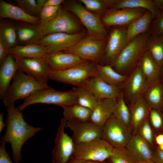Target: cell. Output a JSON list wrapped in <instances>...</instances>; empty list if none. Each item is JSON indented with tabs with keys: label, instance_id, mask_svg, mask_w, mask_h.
<instances>
[{
	"label": "cell",
	"instance_id": "6da1fadb",
	"mask_svg": "<svg viewBox=\"0 0 163 163\" xmlns=\"http://www.w3.org/2000/svg\"><path fill=\"white\" fill-rule=\"evenodd\" d=\"M5 108L7 112L5 121L6 129L5 135L1 139V143H10L14 163H20L23 145L42 129L28 124L21 111L14 105Z\"/></svg>",
	"mask_w": 163,
	"mask_h": 163
},
{
	"label": "cell",
	"instance_id": "7a4b0ae2",
	"mask_svg": "<svg viewBox=\"0 0 163 163\" xmlns=\"http://www.w3.org/2000/svg\"><path fill=\"white\" fill-rule=\"evenodd\" d=\"M151 34L149 31L135 37L126 44L110 65L122 74L133 70L146 51V41Z\"/></svg>",
	"mask_w": 163,
	"mask_h": 163
},
{
	"label": "cell",
	"instance_id": "3957f363",
	"mask_svg": "<svg viewBox=\"0 0 163 163\" xmlns=\"http://www.w3.org/2000/svg\"><path fill=\"white\" fill-rule=\"evenodd\" d=\"M46 88L39 82L19 69L3 99L5 107L14 105L15 101L27 98L34 92Z\"/></svg>",
	"mask_w": 163,
	"mask_h": 163
},
{
	"label": "cell",
	"instance_id": "277c9868",
	"mask_svg": "<svg viewBox=\"0 0 163 163\" xmlns=\"http://www.w3.org/2000/svg\"><path fill=\"white\" fill-rule=\"evenodd\" d=\"M36 104H52L63 107L77 104L76 95L73 89L60 91L49 87L34 92L24 99L17 108L21 111L27 106Z\"/></svg>",
	"mask_w": 163,
	"mask_h": 163
},
{
	"label": "cell",
	"instance_id": "5b68a950",
	"mask_svg": "<svg viewBox=\"0 0 163 163\" xmlns=\"http://www.w3.org/2000/svg\"><path fill=\"white\" fill-rule=\"evenodd\" d=\"M96 64L86 60L69 69L50 71L49 79L77 86L88 79L98 75Z\"/></svg>",
	"mask_w": 163,
	"mask_h": 163
},
{
	"label": "cell",
	"instance_id": "8992f818",
	"mask_svg": "<svg viewBox=\"0 0 163 163\" xmlns=\"http://www.w3.org/2000/svg\"><path fill=\"white\" fill-rule=\"evenodd\" d=\"M66 9L75 14L86 28L88 35L106 40L107 33L101 18L78 2L69 1L66 3Z\"/></svg>",
	"mask_w": 163,
	"mask_h": 163
},
{
	"label": "cell",
	"instance_id": "52a82bcc",
	"mask_svg": "<svg viewBox=\"0 0 163 163\" xmlns=\"http://www.w3.org/2000/svg\"><path fill=\"white\" fill-rule=\"evenodd\" d=\"M114 147L101 138L75 144L72 156L79 159L104 161L111 155Z\"/></svg>",
	"mask_w": 163,
	"mask_h": 163
},
{
	"label": "cell",
	"instance_id": "ba28073f",
	"mask_svg": "<svg viewBox=\"0 0 163 163\" xmlns=\"http://www.w3.org/2000/svg\"><path fill=\"white\" fill-rule=\"evenodd\" d=\"M107 40L86 35L74 46L63 52L77 55L85 60L98 64L102 59Z\"/></svg>",
	"mask_w": 163,
	"mask_h": 163
},
{
	"label": "cell",
	"instance_id": "9c48e42d",
	"mask_svg": "<svg viewBox=\"0 0 163 163\" xmlns=\"http://www.w3.org/2000/svg\"><path fill=\"white\" fill-rule=\"evenodd\" d=\"M39 27L43 36L56 33L74 34L83 31L80 25L68 11L61 6L52 19Z\"/></svg>",
	"mask_w": 163,
	"mask_h": 163
},
{
	"label": "cell",
	"instance_id": "30bf717a",
	"mask_svg": "<svg viewBox=\"0 0 163 163\" xmlns=\"http://www.w3.org/2000/svg\"><path fill=\"white\" fill-rule=\"evenodd\" d=\"M86 35L85 32L83 31L74 34L54 33L44 36L35 43L46 47L48 53L63 52L74 46Z\"/></svg>",
	"mask_w": 163,
	"mask_h": 163
},
{
	"label": "cell",
	"instance_id": "8fae6325",
	"mask_svg": "<svg viewBox=\"0 0 163 163\" xmlns=\"http://www.w3.org/2000/svg\"><path fill=\"white\" fill-rule=\"evenodd\" d=\"M132 136L130 129L113 115L103 127L101 138L114 147L125 148Z\"/></svg>",
	"mask_w": 163,
	"mask_h": 163
},
{
	"label": "cell",
	"instance_id": "7c38bea8",
	"mask_svg": "<svg viewBox=\"0 0 163 163\" xmlns=\"http://www.w3.org/2000/svg\"><path fill=\"white\" fill-rule=\"evenodd\" d=\"M66 121L62 118L58 128L55 145L52 152L53 163H67L72 156L75 144L65 131Z\"/></svg>",
	"mask_w": 163,
	"mask_h": 163
},
{
	"label": "cell",
	"instance_id": "4fadbf2b",
	"mask_svg": "<svg viewBox=\"0 0 163 163\" xmlns=\"http://www.w3.org/2000/svg\"><path fill=\"white\" fill-rule=\"evenodd\" d=\"M19 68L27 75L39 82L46 88L50 70L44 58L14 57Z\"/></svg>",
	"mask_w": 163,
	"mask_h": 163
},
{
	"label": "cell",
	"instance_id": "5bb4252c",
	"mask_svg": "<svg viewBox=\"0 0 163 163\" xmlns=\"http://www.w3.org/2000/svg\"><path fill=\"white\" fill-rule=\"evenodd\" d=\"M146 11L142 8H111L103 13L101 19L104 25L106 26H127Z\"/></svg>",
	"mask_w": 163,
	"mask_h": 163
},
{
	"label": "cell",
	"instance_id": "9a60e30c",
	"mask_svg": "<svg viewBox=\"0 0 163 163\" xmlns=\"http://www.w3.org/2000/svg\"><path fill=\"white\" fill-rule=\"evenodd\" d=\"M66 127L72 132V138L75 144L101 138L103 128L90 121L82 122L66 121Z\"/></svg>",
	"mask_w": 163,
	"mask_h": 163
},
{
	"label": "cell",
	"instance_id": "2e32d148",
	"mask_svg": "<svg viewBox=\"0 0 163 163\" xmlns=\"http://www.w3.org/2000/svg\"><path fill=\"white\" fill-rule=\"evenodd\" d=\"M127 26L112 29L107 40L102 60L110 65L127 44L126 34Z\"/></svg>",
	"mask_w": 163,
	"mask_h": 163
},
{
	"label": "cell",
	"instance_id": "e0dca14e",
	"mask_svg": "<svg viewBox=\"0 0 163 163\" xmlns=\"http://www.w3.org/2000/svg\"><path fill=\"white\" fill-rule=\"evenodd\" d=\"M76 86L90 91L101 99L116 98L122 93L121 87L108 84L98 75Z\"/></svg>",
	"mask_w": 163,
	"mask_h": 163
},
{
	"label": "cell",
	"instance_id": "ac0fdd59",
	"mask_svg": "<svg viewBox=\"0 0 163 163\" xmlns=\"http://www.w3.org/2000/svg\"><path fill=\"white\" fill-rule=\"evenodd\" d=\"M149 84L138 64L127 77L123 85V88L124 94L131 103L143 96Z\"/></svg>",
	"mask_w": 163,
	"mask_h": 163
},
{
	"label": "cell",
	"instance_id": "d6986e66",
	"mask_svg": "<svg viewBox=\"0 0 163 163\" xmlns=\"http://www.w3.org/2000/svg\"><path fill=\"white\" fill-rule=\"evenodd\" d=\"M44 59L50 71L66 69L86 61L75 54L63 52L48 53Z\"/></svg>",
	"mask_w": 163,
	"mask_h": 163
},
{
	"label": "cell",
	"instance_id": "ffe728a7",
	"mask_svg": "<svg viewBox=\"0 0 163 163\" xmlns=\"http://www.w3.org/2000/svg\"><path fill=\"white\" fill-rule=\"evenodd\" d=\"M125 148L137 163L152 161V149L137 134L132 135Z\"/></svg>",
	"mask_w": 163,
	"mask_h": 163
},
{
	"label": "cell",
	"instance_id": "44dd1931",
	"mask_svg": "<svg viewBox=\"0 0 163 163\" xmlns=\"http://www.w3.org/2000/svg\"><path fill=\"white\" fill-rule=\"evenodd\" d=\"M0 18H9L38 25L40 22L39 17L29 14L19 6L2 0L0 1Z\"/></svg>",
	"mask_w": 163,
	"mask_h": 163
},
{
	"label": "cell",
	"instance_id": "7402d4cb",
	"mask_svg": "<svg viewBox=\"0 0 163 163\" xmlns=\"http://www.w3.org/2000/svg\"><path fill=\"white\" fill-rule=\"evenodd\" d=\"M116 105V98L101 99L92 111L90 121L103 127L113 114Z\"/></svg>",
	"mask_w": 163,
	"mask_h": 163
},
{
	"label": "cell",
	"instance_id": "603a6c76",
	"mask_svg": "<svg viewBox=\"0 0 163 163\" xmlns=\"http://www.w3.org/2000/svg\"><path fill=\"white\" fill-rule=\"evenodd\" d=\"M13 56L9 54L2 64L0 68V98L2 99L17 71L19 66L13 59Z\"/></svg>",
	"mask_w": 163,
	"mask_h": 163
},
{
	"label": "cell",
	"instance_id": "cb8c5ba5",
	"mask_svg": "<svg viewBox=\"0 0 163 163\" xmlns=\"http://www.w3.org/2000/svg\"><path fill=\"white\" fill-rule=\"evenodd\" d=\"M129 108L131 116L130 130L133 135L136 133L139 126L148 116L149 109L143 96L131 103Z\"/></svg>",
	"mask_w": 163,
	"mask_h": 163
},
{
	"label": "cell",
	"instance_id": "d4e9b609",
	"mask_svg": "<svg viewBox=\"0 0 163 163\" xmlns=\"http://www.w3.org/2000/svg\"><path fill=\"white\" fill-rule=\"evenodd\" d=\"M153 19L151 13L146 10L142 16L129 24L126 34L127 44L138 35L149 31Z\"/></svg>",
	"mask_w": 163,
	"mask_h": 163
},
{
	"label": "cell",
	"instance_id": "484cf974",
	"mask_svg": "<svg viewBox=\"0 0 163 163\" xmlns=\"http://www.w3.org/2000/svg\"><path fill=\"white\" fill-rule=\"evenodd\" d=\"M8 53L13 57L28 58H45L48 53L46 47L36 43L18 45L9 49Z\"/></svg>",
	"mask_w": 163,
	"mask_h": 163
},
{
	"label": "cell",
	"instance_id": "4316f807",
	"mask_svg": "<svg viewBox=\"0 0 163 163\" xmlns=\"http://www.w3.org/2000/svg\"><path fill=\"white\" fill-rule=\"evenodd\" d=\"M138 64L149 84L159 80L162 66L156 63L147 51L143 54Z\"/></svg>",
	"mask_w": 163,
	"mask_h": 163
},
{
	"label": "cell",
	"instance_id": "83f0119b",
	"mask_svg": "<svg viewBox=\"0 0 163 163\" xmlns=\"http://www.w3.org/2000/svg\"><path fill=\"white\" fill-rule=\"evenodd\" d=\"M18 43H35L44 36L38 25L24 23L16 24Z\"/></svg>",
	"mask_w": 163,
	"mask_h": 163
},
{
	"label": "cell",
	"instance_id": "f1b7e54d",
	"mask_svg": "<svg viewBox=\"0 0 163 163\" xmlns=\"http://www.w3.org/2000/svg\"><path fill=\"white\" fill-rule=\"evenodd\" d=\"M143 96L149 109L162 110L163 84L160 80L149 84Z\"/></svg>",
	"mask_w": 163,
	"mask_h": 163
},
{
	"label": "cell",
	"instance_id": "f546056e",
	"mask_svg": "<svg viewBox=\"0 0 163 163\" xmlns=\"http://www.w3.org/2000/svg\"><path fill=\"white\" fill-rule=\"evenodd\" d=\"M63 118L66 121L82 122L90 121L91 110L77 104L63 107Z\"/></svg>",
	"mask_w": 163,
	"mask_h": 163
},
{
	"label": "cell",
	"instance_id": "4dcf8cb0",
	"mask_svg": "<svg viewBox=\"0 0 163 163\" xmlns=\"http://www.w3.org/2000/svg\"><path fill=\"white\" fill-rule=\"evenodd\" d=\"M112 8L145 9L151 13L153 18L160 11L154 0H116Z\"/></svg>",
	"mask_w": 163,
	"mask_h": 163
},
{
	"label": "cell",
	"instance_id": "1f68e13d",
	"mask_svg": "<svg viewBox=\"0 0 163 163\" xmlns=\"http://www.w3.org/2000/svg\"><path fill=\"white\" fill-rule=\"evenodd\" d=\"M96 65L98 75L110 85L121 87L128 77L116 71L110 65H103L96 64Z\"/></svg>",
	"mask_w": 163,
	"mask_h": 163
},
{
	"label": "cell",
	"instance_id": "d6a6232c",
	"mask_svg": "<svg viewBox=\"0 0 163 163\" xmlns=\"http://www.w3.org/2000/svg\"><path fill=\"white\" fill-rule=\"evenodd\" d=\"M0 40L8 50L18 45L16 24L6 21L0 22Z\"/></svg>",
	"mask_w": 163,
	"mask_h": 163
},
{
	"label": "cell",
	"instance_id": "836d02e7",
	"mask_svg": "<svg viewBox=\"0 0 163 163\" xmlns=\"http://www.w3.org/2000/svg\"><path fill=\"white\" fill-rule=\"evenodd\" d=\"M146 50L158 64L163 66V40L160 37L151 34L146 43Z\"/></svg>",
	"mask_w": 163,
	"mask_h": 163
},
{
	"label": "cell",
	"instance_id": "e575fe53",
	"mask_svg": "<svg viewBox=\"0 0 163 163\" xmlns=\"http://www.w3.org/2000/svg\"><path fill=\"white\" fill-rule=\"evenodd\" d=\"M73 89L76 94V103L92 111L101 100L91 92L82 88L77 87Z\"/></svg>",
	"mask_w": 163,
	"mask_h": 163
},
{
	"label": "cell",
	"instance_id": "d590c367",
	"mask_svg": "<svg viewBox=\"0 0 163 163\" xmlns=\"http://www.w3.org/2000/svg\"><path fill=\"white\" fill-rule=\"evenodd\" d=\"M116 101L117 105L113 115L118 121L130 130V110L125 102L122 93L116 98Z\"/></svg>",
	"mask_w": 163,
	"mask_h": 163
},
{
	"label": "cell",
	"instance_id": "8d00e7d4",
	"mask_svg": "<svg viewBox=\"0 0 163 163\" xmlns=\"http://www.w3.org/2000/svg\"><path fill=\"white\" fill-rule=\"evenodd\" d=\"M79 1L89 11L104 13L107 10L113 7L116 0H80Z\"/></svg>",
	"mask_w": 163,
	"mask_h": 163
},
{
	"label": "cell",
	"instance_id": "74e56055",
	"mask_svg": "<svg viewBox=\"0 0 163 163\" xmlns=\"http://www.w3.org/2000/svg\"><path fill=\"white\" fill-rule=\"evenodd\" d=\"M148 117L139 126L136 134L146 141L153 149L157 145L155 141V135L150 123Z\"/></svg>",
	"mask_w": 163,
	"mask_h": 163
},
{
	"label": "cell",
	"instance_id": "f35d334b",
	"mask_svg": "<svg viewBox=\"0 0 163 163\" xmlns=\"http://www.w3.org/2000/svg\"><path fill=\"white\" fill-rule=\"evenodd\" d=\"M109 163H137L125 148L114 147L107 159Z\"/></svg>",
	"mask_w": 163,
	"mask_h": 163
},
{
	"label": "cell",
	"instance_id": "ab89813d",
	"mask_svg": "<svg viewBox=\"0 0 163 163\" xmlns=\"http://www.w3.org/2000/svg\"><path fill=\"white\" fill-rule=\"evenodd\" d=\"M149 120L155 136L163 134V111L149 109Z\"/></svg>",
	"mask_w": 163,
	"mask_h": 163
},
{
	"label": "cell",
	"instance_id": "60d3db41",
	"mask_svg": "<svg viewBox=\"0 0 163 163\" xmlns=\"http://www.w3.org/2000/svg\"><path fill=\"white\" fill-rule=\"evenodd\" d=\"M60 6L43 7L39 13L40 22L38 26H42L52 19L56 14Z\"/></svg>",
	"mask_w": 163,
	"mask_h": 163
},
{
	"label": "cell",
	"instance_id": "b9f144b4",
	"mask_svg": "<svg viewBox=\"0 0 163 163\" xmlns=\"http://www.w3.org/2000/svg\"><path fill=\"white\" fill-rule=\"evenodd\" d=\"M15 2L20 7L28 14L33 16L39 14V9L37 0H16Z\"/></svg>",
	"mask_w": 163,
	"mask_h": 163
},
{
	"label": "cell",
	"instance_id": "7bdbcfd3",
	"mask_svg": "<svg viewBox=\"0 0 163 163\" xmlns=\"http://www.w3.org/2000/svg\"><path fill=\"white\" fill-rule=\"evenodd\" d=\"M150 32L151 34L160 36L163 34V9L160 10L151 23Z\"/></svg>",
	"mask_w": 163,
	"mask_h": 163
},
{
	"label": "cell",
	"instance_id": "ee69618b",
	"mask_svg": "<svg viewBox=\"0 0 163 163\" xmlns=\"http://www.w3.org/2000/svg\"><path fill=\"white\" fill-rule=\"evenodd\" d=\"M0 145V163H13L8 153L6 150L5 143H1Z\"/></svg>",
	"mask_w": 163,
	"mask_h": 163
},
{
	"label": "cell",
	"instance_id": "f6af8a7d",
	"mask_svg": "<svg viewBox=\"0 0 163 163\" xmlns=\"http://www.w3.org/2000/svg\"><path fill=\"white\" fill-rule=\"evenodd\" d=\"M152 161L155 163H163V151L157 146L153 149Z\"/></svg>",
	"mask_w": 163,
	"mask_h": 163
},
{
	"label": "cell",
	"instance_id": "bcb514c9",
	"mask_svg": "<svg viewBox=\"0 0 163 163\" xmlns=\"http://www.w3.org/2000/svg\"><path fill=\"white\" fill-rule=\"evenodd\" d=\"M8 49L2 42L0 40V64L1 65L6 58L9 54Z\"/></svg>",
	"mask_w": 163,
	"mask_h": 163
},
{
	"label": "cell",
	"instance_id": "7dc6e473",
	"mask_svg": "<svg viewBox=\"0 0 163 163\" xmlns=\"http://www.w3.org/2000/svg\"><path fill=\"white\" fill-rule=\"evenodd\" d=\"M67 163H109L107 161H97L76 158L72 156Z\"/></svg>",
	"mask_w": 163,
	"mask_h": 163
},
{
	"label": "cell",
	"instance_id": "c3c4849f",
	"mask_svg": "<svg viewBox=\"0 0 163 163\" xmlns=\"http://www.w3.org/2000/svg\"><path fill=\"white\" fill-rule=\"evenodd\" d=\"M63 0H46L43 7L44 6H58L64 3Z\"/></svg>",
	"mask_w": 163,
	"mask_h": 163
},
{
	"label": "cell",
	"instance_id": "681fc988",
	"mask_svg": "<svg viewBox=\"0 0 163 163\" xmlns=\"http://www.w3.org/2000/svg\"><path fill=\"white\" fill-rule=\"evenodd\" d=\"M155 141L156 145L160 146L163 144V134L157 135L155 138Z\"/></svg>",
	"mask_w": 163,
	"mask_h": 163
},
{
	"label": "cell",
	"instance_id": "f907efd6",
	"mask_svg": "<svg viewBox=\"0 0 163 163\" xmlns=\"http://www.w3.org/2000/svg\"><path fill=\"white\" fill-rule=\"evenodd\" d=\"M6 125L5 122L3 120V113L0 114V133L2 132L3 129Z\"/></svg>",
	"mask_w": 163,
	"mask_h": 163
},
{
	"label": "cell",
	"instance_id": "816d5d0a",
	"mask_svg": "<svg viewBox=\"0 0 163 163\" xmlns=\"http://www.w3.org/2000/svg\"><path fill=\"white\" fill-rule=\"evenodd\" d=\"M154 1L160 10L163 9V0H154Z\"/></svg>",
	"mask_w": 163,
	"mask_h": 163
},
{
	"label": "cell",
	"instance_id": "f5cc1de1",
	"mask_svg": "<svg viewBox=\"0 0 163 163\" xmlns=\"http://www.w3.org/2000/svg\"><path fill=\"white\" fill-rule=\"evenodd\" d=\"M159 149L162 151H163V144L160 146H158Z\"/></svg>",
	"mask_w": 163,
	"mask_h": 163
},
{
	"label": "cell",
	"instance_id": "db71d44e",
	"mask_svg": "<svg viewBox=\"0 0 163 163\" xmlns=\"http://www.w3.org/2000/svg\"><path fill=\"white\" fill-rule=\"evenodd\" d=\"M137 163H155L153 161H151L147 162H138Z\"/></svg>",
	"mask_w": 163,
	"mask_h": 163
},
{
	"label": "cell",
	"instance_id": "11a10c76",
	"mask_svg": "<svg viewBox=\"0 0 163 163\" xmlns=\"http://www.w3.org/2000/svg\"><path fill=\"white\" fill-rule=\"evenodd\" d=\"M160 37L163 40V34Z\"/></svg>",
	"mask_w": 163,
	"mask_h": 163
},
{
	"label": "cell",
	"instance_id": "9f6ffc18",
	"mask_svg": "<svg viewBox=\"0 0 163 163\" xmlns=\"http://www.w3.org/2000/svg\"><path fill=\"white\" fill-rule=\"evenodd\" d=\"M162 72V73L163 74V66L162 67V72Z\"/></svg>",
	"mask_w": 163,
	"mask_h": 163
},
{
	"label": "cell",
	"instance_id": "6f0895ef",
	"mask_svg": "<svg viewBox=\"0 0 163 163\" xmlns=\"http://www.w3.org/2000/svg\"><path fill=\"white\" fill-rule=\"evenodd\" d=\"M162 111H163V110H162Z\"/></svg>",
	"mask_w": 163,
	"mask_h": 163
}]
</instances>
